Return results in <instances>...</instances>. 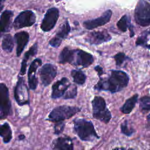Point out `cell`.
<instances>
[{"mask_svg":"<svg viewBox=\"0 0 150 150\" xmlns=\"http://www.w3.org/2000/svg\"><path fill=\"white\" fill-rule=\"evenodd\" d=\"M129 77L126 73L120 70H111L106 78H101L94 88L98 90L108 91L112 93L120 91L127 87Z\"/></svg>","mask_w":150,"mask_h":150,"instance_id":"cell-1","label":"cell"},{"mask_svg":"<svg viewBox=\"0 0 150 150\" xmlns=\"http://www.w3.org/2000/svg\"><path fill=\"white\" fill-rule=\"evenodd\" d=\"M74 129L82 141H92L99 138L91 121L81 118L76 119L74 121Z\"/></svg>","mask_w":150,"mask_h":150,"instance_id":"cell-2","label":"cell"},{"mask_svg":"<svg viewBox=\"0 0 150 150\" xmlns=\"http://www.w3.org/2000/svg\"><path fill=\"white\" fill-rule=\"evenodd\" d=\"M93 117L104 123H108L111 118V114L107 108L104 99L100 96H96L91 101Z\"/></svg>","mask_w":150,"mask_h":150,"instance_id":"cell-3","label":"cell"},{"mask_svg":"<svg viewBox=\"0 0 150 150\" xmlns=\"http://www.w3.org/2000/svg\"><path fill=\"white\" fill-rule=\"evenodd\" d=\"M134 17L137 23L141 26L150 25V1L141 0L138 2Z\"/></svg>","mask_w":150,"mask_h":150,"instance_id":"cell-4","label":"cell"},{"mask_svg":"<svg viewBox=\"0 0 150 150\" xmlns=\"http://www.w3.org/2000/svg\"><path fill=\"white\" fill-rule=\"evenodd\" d=\"M77 107L62 105L54 108L49 114L48 120L53 122H60L70 118L80 111Z\"/></svg>","mask_w":150,"mask_h":150,"instance_id":"cell-5","label":"cell"},{"mask_svg":"<svg viewBox=\"0 0 150 150\" xmlns=\"http://www.w3.org/2000/svg\"><path fill=\"white\" fill-rule=\"evenodd\" d=\"M11 103L9 91L4 83H0V119H4L11 114Z\"/></svg>","mask_w":150,"mask_h":150,"instance_id":"cell-6","label":"cell"},{"mask_svg":"<svg viewBox=\"0 0 150 150\" xmlns=\"http://www.w3.org/2000/svg\"><path fill=\"white\" fill-rule=\"evenodd\" d=\"M14 97L19 105L28 104L29 103V91L24 79L18 77V80L14 89Z\"/></svg>","mask_w":150,"mask_h":150,"instance_id":"cell-7","label":"cell"},{"mask_svg":"<svg viewBox=\"0 0 150 150\" xmlns=\"http://www.w3.org/2000/svg\"><path fill=\"white\" fill-rule=\"evenodd\" d=\"M35 22V14L30 10H26L21 12L16 16L13 25L15 29H19L24 27L30 26L33 25Z\"/></svg>","mask_w":150,"mask_h":150,"instance_id":"cell-8","label":"cell"},{"mask_svg":"<svg viewBox=\"0 0 150 150\" xmlns=\"http://www.w3.org/2000/svg\"><path fill=\"white\" fill-rule=\"evenodd\" d=\"M59 16V9L56 8H51L46 12L42 20L40 28L44 32H49L55 26Z\"/></svg>","mask_w":150,"mask_h":150,"instance_id":"cell-9","label":"cell"},{"mask_svg":"<svg viewBox=\"0 0 150 150\" xmlns=\"http://www.w3.org/2000/svg\"><path fill=\"white\" fill-rule=\"evenodd\" d=\"M93 56L84 50H75L73 61L71 64L74 66L85 68L93 63Z\"/></svg>","mask_w":150,"mask_h":150,"instance_id":"cell-10","label":"cell"},{"mask_svg":"<svg viewBox=\"0 0 150 150\" xmlns=\"http://www.w3.org/2000/svg\"><path fill=\"white\" fill-rule=\"evenodd\" d=\"M40 80L45 86H47L57 74V67L52 64H44L39 71Z\"/></svg>","mask_w":150,"mask_h":150,"instance_id":"cell-11","label":"cell"},{"mask_svg":"<svg viewBox=\"0 0 150 150\" xmlns=\"http://www.w3.org/2000/svg\"><path fill=\"white\" fill-rule=\"evenodd\" d=\"M111 15L112 11L110 9H108L104 12L103 15L98 18L84 21L83 24V26L86 29L90 30L103 26L110 21Z\"/></svg>","mask_w":150,"mask_h":150,"instance_id":"cell-12","label":"cell"},{"mask_svg":"<svg viewBox=\"0 0 150 150\" xmlns=\"http://www.w3.org/2000/svg\"><path fill=\"white\" fill-rule=\"evenodd\" d=\"M111 39L110 35L107 30L94 31L90 32L86 37V41L91 45H99Z\"/></svg>","mask_w":150,"mask_h":150,"instance_id":"cell-13","label":"cell"},{"mask_svg":"<svg viewBox=\"0 0 150 150\" xmlns=\"http://www.w3.org/2000/svg\"><path fill=\"white\" fill-rule=\"evenodd\" d=\"M70 86L71 83L69 79L63 77L52 86V97L53 98H57L63 96Z\"/></svg>","mask_w":150,"mask_h":150,"instance_id":"cell-14","label":"cell"},{"mask_svg":"<svg viewBox=\"0 0 150 150\" xmlns=\"http://www.w3.org/2000/svg\"><path fill=\"white\" fill-rule=\"evenodd\" d=\"M41 59L37 58L35 59L30 64L28 70V84L30 89L35 90L38 85V79L36 77V73L38 68L41 66Z\"/></svg>","mask_w":150,"mask_h":150,"instance_id":"cell-15","label":"cell"},{"mask_svg":"<svg viewBox=\"0 0 150 150\" xmlns=\"http://www.w3.org/2000/svg\"><path fill=\"white\" fill-rule=\"evenodd\" d=\"M13 12L9 10L4 11L0 16V38L8 32L10 29L12 23Z\"/></svg>","mask_w":150,"mask_h":150,"instance_id":"cell-16","label":"cell"},{"mask_svg":"<svg viewBox=\"0 0 150 150\" xmlns=\"http://www.w3.org/2000/svg\"><path fill=\"white\" fill-rule=\"evenodd\" d=\"M14 38L16 43V56L19 57L29 42V35L25 31H21L16 33Z\"/></svg>","mask_w":150,"mask_h":150,"instance_id":"cell-17","label":"cell"},{"mask_svg":"<svg viewBox=\"0 0 150 150\" xmlns=\"http://www.w3.org/2000/svg\"><path fill=\"white\" fill-rule=\"evenodd\" d=\"M54 150H73V144L69 137H59L52 143Z\"/></svg>","mask_w":150,"mask_h":150,"instance_id":"cell-18","label":"cell"},{"mask_svg":"<svg viewBox=\"0 0 150 150\" xmlns=\"http://www.w3.org/2000/svg\"><path fill=\"white\" fill-rule=\"evenodd\" d=\"M38 52V43H35L25 53L24 55V57L22 60L21 63V68L20 70L19 74L23 76L25 74L26 70V66H27V62L30 59V57L35 56Z\"/></svg>","mask_w":150,"mask_h":150,"instance_id":"cell-19","label":"cell"},{"mask_svg":"<svg viewBox=\"0 0 150 150\" xmlns=\"http://www.w3.org/2000/svg\"><path fill=\"white\" fill-rule=\"evenodd\" d=\"M75 50L70 49L67 47H65L60 52L59 57V62L60 63L64 64L69 63L72 64L74 58Z\"/></svg>","mask_w":150,"mask_h":150,"instance_id":"cell-20","label":"cell"},{"mask_svg":"<svg viewBox=\"0 0 150 150\" xmlns=\"http://www.w3.org/2000/svg\"><path fill=\"white\" fill-rule=\"evenodd\" d=\"M138 94H136L127 100L120 109L121 112L124 114L130 113L135 105V104L138 100Z\"/></svg>","mask_w":150,"mask_h":150,"instance_id":"cell-21","label":"cell"},{"mask_svg":"<svg viewBox=\"0 0 150 150\" xmlns=\"http://www.w3.org/2000/svg\"><path fill=\"white\" fill-rule=\"evenodd\" d=\"M0 137L3 138L5 143H8L11 140L12 137V130L7 122L0 125Z\"/></svg>","mask_w":150,"mask_h":150,"instance_id":"cell-22","label":"cell"},{"mask_svg":"<svg viewBox=\"0 0 150 150\" xmlns=\"http://www.w3.org/2000/svg\"><path fill=\"white\" fill-rule=\"evenodd\" d=\"M70 31V26L69 23L68 21H66L63 25L60 26L59 30L57 32L55 36L56 38L60 40V41H62L63 39H65L67 35H69V32Z\"/></svg>","mask_w":150,"mask_h":150,"instance_id":"cell-23","label":"cell"},{"mask_svg":"<svg viewBox=\"0 0 150 150\" xmlns=\"http://www.w3.org/2000/svg\"><path fill=\"white\" fill-rule=\"evenodd\" d=\"M2 49L6 52H11L13 47V41L12 36L10 34H6L4 36L2 42Z\"/></svg>","mask_w":150,"mask_h":150,"instance_id":"cell-24","label":"cell"},{"mask_svg":"<svg viewBox=\"0 0 150 150\" xmlns=\"http://www.w3.org/2000/svg\"><path fill=\"white\" fill-rule=\"evenodd\" d=\"M71 75L73 78L74 82L77 84L82 85L86 81V76L81 70H73L71 71Z\"/></svg>","mask_w":150,"mask_h":150,"instance_id":"cell-25","label":"cell"},{"mask_svg":"<svg viewBox=\"0 0 150 150\" xmlns=\"http://www.w3.org/2000/svg\"><path fill=\"white\" fill-rule=\"evenodd\" d=\"M118 28L122 32H126L128 28H129L132 26L130 23V20L127 16L125 15L121 17V18L118 21L117 23Z\"/></svg>","mask_w":150,"mask_h":150,"instance_id":"cell-26","label":"cell"},{"mask_svg":"<svg viewBox=\"0 0 150 150\" xmlns=\"http://www.w3.org/2000/svg\"><path fill=\"white\" fill-rule=\"evenodd\" d=\"M139 108L144 112H148L150 110V97L144 96L139 100Z\"/></svg>","mask_w":150,"mask_h":150,"instance_id":"cell-27","label":"cell"},{"mask_svg":"<svg viewBox=\"0 0 150 150\" xmlns=\"http://www.w3.org/2000/svg\"><path fill=\"white\" fill-rule=\"evenodd\" d=\"M76 95H77V87L75 85L71 84L69 89L67 90V91L63 96V98L64 99L74 98L76 97Z\"/></svg>","mask_w":150,"mask_h":150,"instance_id":"cell-28","label":"cell"},{"mask_svg":"<svg viewBox=\"0 0 150 150\" xmlns=\"http://www.w3.org/2000/svg\"><path fill=\"white\" fill-rule=\"evenodd\" d=\"M121 131L122 134L127 136H131L134 132L132 128L129 127L128 124V121H124L121 125Z\"/></svg>","mask_w":150,"mask_h":150,"instance_id":"cell-29","label":"cell"},{"mask_svg":"<svg viewBox=\"0 0 150 150\" xmlns=\"http://www.w3.org/2000/svg\"><path fill=\"white\" fill-rule=\"evenodd\" d=\"M114 58L115 60V63L117 66L121 65L127 59H128L124 53L121 52L118 53L117 54L114 55Z\"/></svg>","mask_w":150,"mask_h":150,"instance_id":"cell-30","label":"cell"},{"mask_svg":"<svg viewBox=\"0 0 150 150\" xmlns=\"http://www.w3.org/2000/svg\"><path fill=\"white\" fill-rule=\"evenodd\" d=\"M149 32L146 31L144 32L139 37H138L136 40V45L137 46H143L147 41V36L149 35Z\"/></svg>","mask_w":150,"mask_h":150,"instance_id":"cell-31","label":"cell"},{"mask_svg":"<svg viewBox=\"0 0 150 150\" xmlns=\"http://www.w3.org/2000/svg\"><path fill=\"white\" fill-rule=\"evenodd\" d=\"M64 128V123L62 121L57 122L54 125V134H60Z\"/></svg>","mask_w":150,"mask_h":150,"instance_id":"cell-32","label":"cell"},{"mask_svg":"<svg viewBox=\"0 0 150 150\" xmlns=\"http://www.w3.org/2000/svg\"><path fill=\"white\" fill-rule=\"evenodd\" d=\"M95 70L98 73V74L100 76L101 75H102L103 74V70L101 67H100V66H97L96 67H95Z\"/></svg>","mask_w":150,"mask_h":150,"instance_id":"cell-33","label":"cell"},{"mask_svg":"<svg viewBox=\"0 0 150 150\" xmlns=\"http://www.w3.org/2000/svg\"><path fill=\"white\" fill-rule=\"evenodd\" d=\"M4 2V1H1L0 0V12L1 11V10L2 9L3 7H4V5H3V3Z\"/></svg>","mask_w":150,"mask_h":150,"instance_id":"cell-34","label":"cell"},{"mask_svg":"<svg viewBox=\"0 0 150 150\" xmlns=\"http://www.w3.org/2000/svg\"><path fill=\"white\" fill-rule=\"evenodd\" d=\"M147 122L148 126L150 127V114L147 116Z\"/></svg>","mask_w":150,"mask_h":150,"instance_id":"cell-35","label":"cell"},{"mask_svg":"<svg viewBox=\"0 0 150 150\" xmlns=\"http://www.w3.org/2000/svg\"><path fill=\"white\" fill-rule=\"evenodd\" d=\"M25 135H22V134H21V135H19V137H18V138H19V140H23L24 138H25Z\"/></svg>","mask_w":150,"mask_h":150,"instance_id":"cell-36","label":"cell"},{"mask_svg":"<svg viewBox=\"0 0 150 150\" xmlns=\"http://www.w3.org/2000/svg\"><path fill=\"white\" fill-rule=\"evenodd\" d=\"M113 150H125V149L124 148H115Z\"/></svg>","mask_w":150,"mask_h":150,"instance_id":"cell-37","label":"cell"},{"mask_svg":"<svg viewBox=\"0 0 150 150\" xmlns=\"http://www.w3.org/2000/svg\"><path fill=\"white\" fill-rule=\"evenodd\" d=\"M146 47H148V48H149V49H150V45H146Z\"/></svg>","mask_w":150,"mask_h":150,"instance_id":"cell-38","label":"cell"},{"mask_svg":"<svg viewBox=\"0 0 150 150\" xmlns=\"http://www.w3.org/2000/svg\"><path fill=\"white\" fill-rule=\"evenodd\" d=\"M128 150H134V149H131V148H130V149H129Z\"/></svg>","mask_w":150,"mask_h":150,"instance_id":"cell-39","label":"cell"},{"mask_svg":"<svg viewBox=\"0 0 150 150\" xmlns=\"http://www.w3.org/2000/svg\"><path fill=\"white\" fill-rule=\"evenodd\" d=\"M148 32H149V34H150V30H149V31H148Z\"/></svg>","mask_w":150,"mask_h":150,"instance_id":"cell-40","label":"cell"}]
</instances>
